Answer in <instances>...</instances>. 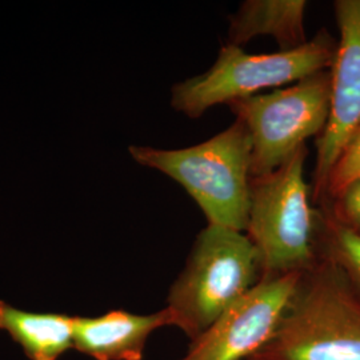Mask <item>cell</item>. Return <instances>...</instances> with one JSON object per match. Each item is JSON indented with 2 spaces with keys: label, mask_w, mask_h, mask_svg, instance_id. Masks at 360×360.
Masks as SVG:
<instances>
[{
  "label": "cell",
  "mask_w": 360,
  "mask_h": 360,
  "mask_svg": "<svg viewBox=\"0 0 360 360\" xmlns=\"http://www.w3.org/2000/svg\"><path fill=\"white\" fill-rule=\"evenodd\" d=\"M260 276L259 254L245 232L207 224L169 288L166 309L171 326L193 340Z\"/></svg>",
  "instance_id": "obj_4"
},
{
  "label": "cell",
  "mask_w": 360,
  "mask_h": 360,
  "mask_svg": "<svg viewBox=\"0 0 360 360\" xmlns=\"http://www.w3.org/2000/svg\"><path fill=\"white\" fill-rule=\"evenodd\" d=\"M230 108L251 138V178L264 176L326 129L331 110V72L324 70L288 87L233 102Z\"/></svg>",
  "instance_id": "obj_6"
},
{
  "label": "cell",
  "mask_w": 360,
  "mask_h": 360,
  "mask_svg": "<svg viewBox=\"0 0 360 360\" xmlns=\"http://www.w3.org/2000/svg\"><path fill=\"white\" fill-rule=\"evenodd\" d=\"M324 208L338 221L360 233V179L348 184L334 199L324 202Z\"/></svg>",
  "instance_id": "obj_14"
},
{
  "label": "cell",
  "mask_w": 360,
  "mask_h": 360,
  "mask_svg": "<svg viewBox=\"0 0 360 360\" xmlns=\"http://www.w3.org/2000/svg\"><path fill=\"white\" fill-rule=\"evenodd\" d=\"M302 274L263 275L203 334L191 340L179 360H247L275 333Z\"/></svg>",
  "instance_id": "obj_7"
},
{
  "label": "cell",
  "mask_w": 360,
  "mask_h": 360,
  "mask_svg": "<svg viewBox=\"0 0 360 360\" xmlns=\"http://www.w3.org/2000/svg\"><path fill=\"white\" fill-rule=\"evenodd\" d=\"M318 257L336 263L360 295V233L338 221L327 211L321 212L316 240Z\"/></svg>",
  "instance_id": "obj_12"
},
{
  "label": "cell",
  "mask_w": 360,
  "mask_h": 360,
  "mask_svg": "<svg viewBox=\"0 0 360 360\" xmlns=\"http://www.w3.org/2000/svg\"><path fill=\"white\" fill-rule=\"evenodd\" d=\"M171 326L167 309L135 315L115 309L99 318H75L74 347L96 360H142L148 336Z\"/></svg>",
  "instance_id": "obj_9"
},
{
  "label": "cell",
  "mask_w": 360,
  "mask_h": 360,
  "mask_svg": "<svg viewBox=\"0 0 360 360\" xmlns=\"http://www.w3.org/2000/svg\"><path fill=\"white\" fill-rule=\"evenodd\" d=\"M132 159L175 180L193 198L207 224L245 232L250 205L252 143L235 119L206 142L179 150L131 146Z\"/></svg>",
  "instance_id": "obj_2"
},
{
  "label": "cell",
  "mask_w": 360,
  "mask_h": 360,
  "mask_svg": "<svg viewBox=\"0 0 360 360\" xmlns=\"http://www.w3.org/2000/svg\"><path fill=\"white\" fill-rule=\"evenodd\" d=\"M358 179H360V126L349 136L335 160L326 183L323 203L334 199L348 184Z\"/></svg>",
  "instance_id": "obj_13"
},
{
  "label": "cell",
  "mask_w": 360,
  "mask_h": 360,
  "mask_svg": "<svg viewBox=\"0 0 360 360\" xmlns=\"http://www.w3.org/2000/svg\"><path fill=\"white\" fill-rule=\"evenodd\" d=\"M306 0H245L230 16L229 43L240 47L257 37H271L281 50H292L306 38Z\"/></svg>",
  "instance_id": "obj_10"
},
{
  "label": "cell",
  "mask_w": 360,
  "mask_h": 360,
  "mask_svg": "<svg viewBox=\"0 0 360 360\" xmlns=\"http://www.w3.org/2000/svg\"><path fill=\"white\" fill-rule=\"evenodd\" d=\"M336 44L321 31L300 47L272 53H248L226 44L218 58L200 75L176 83L171 90V107L196 119L220 104L251 98L330 70Z\"/></svg>",
  "instance_id": "obj_5"
},
{
  "label": "cell",
  "mask_w": 360,
  "mask_h": 360,
  "mask_svg": "<svg viewBox=\"0 0 360 360\" xmlns=\"http://www.w3.org/2000/svg\"><path fill=\"white\" fill-rule=\"evenodd\" d=\"M75 318L37 314L0 300V330H6L31 360H56L74 346Z\"/></svg>",
  "instance_id": "obj_11"
},
{
  "label": "cell",
  "mask_w": 360,
  "mask_h": 360,
  "mask_svg": "<svg viewBox=\"0 0 360 360\" xmlns=\"http://www.w3.org/2000/svg\"><path fill=\"white\" fill-rule=\"evenodd\" d=\"M339 41L331 72V110L316 139V165L311 196L322 202L327 178L338 155L360 126V0H336Z\"/></svg>",
  "instance_id": "obj_8"
},
{
  "label": "cell",
  "mask_w": 360,
  "mask_h": 360,
  "mask_svg": "<svg viewBox=\"0 0 360 360\" xmlns=\"http://www.w3.org/2000/svg\"><path fill=\"white\" fill-rule=\"evenodd\" d=\"M306 158L303 147L271 174L251 178L245 233L257 248L262 276L302 274L319 260L321 211L311 206Z\"/></svg>",
  "instance_id": "obj_3"
},
{
  "label": "cell",
  "mask_w": 360,
  "mask_h": 360,
  "mask_svg": "<svg viewBox=\"0 0 360 360\" xmlns=\"http://www.w3.org/2000/svg\"><path fill=\"white\" fill-rule=\"evenodd\" d=\"M247 360H360V295L330 259L302 272L270 340Z\"/></svg>",
  "instance_id": "obj_1"
}]
</instances>
